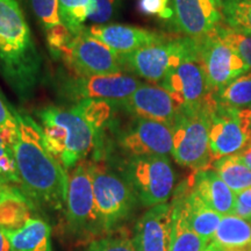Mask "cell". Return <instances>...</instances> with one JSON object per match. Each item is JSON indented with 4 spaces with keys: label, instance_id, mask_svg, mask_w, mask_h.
Returning <instances> with one entry per match:
<instances>
[{
    "label": "cell",
    "instance_id": "obj_1",
    "mask_svg": "<svg viewBox=\"0 0 251 251\" xmlns=\"http://www.w3.org/2000/svg\"><path fill=\"white\" fill-rule=\"evenodd\" d=\"M12 111L19 125L12 148L24 192L31 200L63 209L67 206L69 188L65 169L47 150L40 125L29 115L14 108Z\"/></svg>",
    "mask_w": 251,
    "mask_h": 251
},
{
    "label": "cell",
    "instance_id": "obj_2",
    "mask_svg": "<svg viewBox=\"0 0 251 251\" xmlns=\"http://www.w3.org/2000/svg\"><path fill=\"white\" fill-rule=\"evenodd\" d=\"M0 75L23 101L43 78L42 57L17 0H0Z\"/></svg>",
    "mask_w": 251,
    "mask_h": 251
},
{
    "label": "cell",
    "instance_id": "obj_3",
    "mask_svg": "<svg viewBox=\"0 0 251 251\" xmlns=\"http://www.w3.org/2000/svg\"><path fill=\"white\" fill-rule=\"evenodd\" d=\"M47 150L64 169L75 168L97 146L92 125L75 107L47 106L36 112Z\"/></svg>",
    "mask_w": 251,
    "mask_h": 251
},
{
    "label": "cell",
    "instance_id": "obj_4",
    "mask_svg": "<svg viewBox=\"0 0 251 251\" xmlns=\"http://www.w3.org/2000/svg\"><path fill=\"white\" fill-rule=\"evenodd\" d=\"M208 114L205 102L197 108H180L172 124L175 161L194 172L213 164L209 150Z\"/></svg>",
    "mask_w": 251,
    "mask_h": 251
},
{
    "label": "cell",
    "instance_id": "obj_5",
    "mask_svg": "<svg viewBox=\"0 0 251 251\" xmlns=\"http://www.w3.org/2000/svg\"><path fill=\"white\" fill-rule=\"evenodd\" d=\"M208 114L209 150L213 162L234 156L251 146L250 108L233 109L220 105L212 93L205 100Z\"/></svg>",
    "mask_w": 251,
    "mask_h": 251
},
{
    "label": "cell",
    "instance_id": "obj_6",
    "mask_svg": "<svg viewBox=\"0 0 251 251\" xmlns=\"http://www.w3.org/2000/svg\"><path fill=\"white\" fill-rule=\"evenodd\" d=\"M198 51L197 39H164L133 54L121 56L125 69L151 83L159 84L188 56Z\"/></svg>",
    "mask_w": 251,
    "mask_h": 251
},
{
    "label": "cell",
    "instance_id": "obj_7",
    "mask_svg": "<svg viewBox=\"0 0 251 251\" xmlns=\"http://www.w3.org/2000/svg\"><path fill=\"white\" fill-rule=\"evenodd\" d=\"M90 169L100 224L108 230L130 214L136 194L125 176L115 174L103 163H90Z\"/></svg>",
    "mask_w": 251,
    "mask_h": 251
},
{
    "label": "cell",
    "instance_id": "obj_8",
    "mask_svg": "<svg viewBox=\"0 0 251 251\" xmlns=\"http://www.w3.org/2000/svg\"><path fill=\"white\" fill-rule=\"evenodd\" d=\"M125 178L146 207L166 203L175 187V171L168 156L130 157Z\"/></svg>",
    "mask_w": 251,
    "mask_h": 251
},
{
    "label": "cell",
    "instance_id": "obj_9",
    "mask_svg": "<svg viewBox=\"0 0 251 251\" xmlns=\"http://www.w3.org/2000/svg\"><path fill=\"white\" fill-rule=\"evenodd\" d=\"M61 56L76 76H111L125 70L121 56L91 36L86 28L72 36Z\"/></svg>",
    "mask_w": 251,
    "mask_h": 251
},
{
    "label": "cell",
    "instance_id": "obj_10",
    "mask_svg": "<svg viewBox=\"0 0 251 251\" xmlns=\"http://www.w3.org/2000/svg\"><path fill=\"white\" fill-rule=\"evenodd\" d=\"M197 43L208 93L219 92L236 78L249 72V65L220 39L215 29L197 39Z\"/></svg>",
    "mask_w": 251,
    "mask_h": 251
},
{
    "label": "cell",
    "instance_id": "obj_11",
    "mask_svg": "<svg viewBox=\"0 0 251 251\" xmlns=\"http://www.w3.org/2000/svg\"><path fill=\"white\" fill-rule=\"evenodd\" d=\"M141 84L135 77L122 74L111 76H71L62 79L61 92L64 98L76 102L83 100L119 102L131 96Z\"/></svg>",
    "mask_w": 251,
    "mask_h": 251
},
{
    "label": "cell",
    "instance_id": "obj_12",
    "mask_svg": "<svg viewBox=\"0 0 251 251\" xmlns=\"http://www.w3.org/2000/svg\"><path fill=\"white\" fill-rule=\"evenodd\" d=\"M117 139L119 147L130 157L168 156L174 147L170 125L135 117L118 131Z\"/></svg>",
    "mask_w": 251,
    "mask_h": 251
},
{
    "label": "cell",
    "instance_id": "obj_13",
    "mask_svg": "<svg viewBox=\"0 0 251 251\" xmlns=\"http://www.w3.org/2000/svg\"><path fill=\"white\" fill-rule=\"evenodd\" d=\"M67 215L74 230L85 231L101 226L94 200L90 163L86 161L78 163L69 178Z\"/></svg>",
    "mask_w": 251,
    "mask_h": 251
},
{
    "label": "cell",
    "instance_id": "obj_14",
    "mask_svg": "<svg viewBox=\"0 0 251 251\" xmlns=\"http://www.w3.org/2000/svg\"><path fill=\"white\" fill-rule=\"evenodd\" d=\"M179 108H197L208 94L205 72L198 51L188 56L158 84Z\"/></svg>",
    "mask_w": 251,
    "mask_h": 251
},
{
    "label": "cell",
    "instance_id": "obj_15",
    "mask_svg": "<svg viewBox=\"0 0 251 251\" xmlns=\"http://www.w3.org/2000/svg\"><path fill=\"white\" fill-rule=\"evenodd\" d=\"M114 103L130 117L163 122L171 127L180 109L164 89L149 84H141L131 96Z\"/></svg>",
    "mask_w": 251,
    "mask_h": 251
},
{
    "label": "cell",
    "instance_id": "obj_16",
    "mask_svg": "<svg viewBox=\"0 0 251 251\" xmlns=\"http://www.w3.org/2000/svg\"><path fill=\"white\" fill-rule=\"evenodd\" d=\"M174 20L186 37L199 39L224 23L219 0H174Z\"/></svg>",
    "mask_w": 251,
    "mask_h": 251
},
{
    "label": "cell",
    "instance_id": "obj_17",
    "mask_svg": "<svg viewBox=\"0 0 251 251\" xmlns=\"http://www.w3.org/2000/svg\"><path fill=\"white\" fill-rule=\"evenodd\" d=\"M171 206L180 213L194 233L207 242L212 241L222 216L207 206L194 192L191 177L177 188Z\"/></svg>",
    "mask_w": 251,
    "mask_h": 251
},
{
    "label": "cell",
    "instance_id": "obj_18",
    "mask_svg": "<svg viewBox=\"0 0 251 251\" xmlns=\"http://www.w3.org/2000/svg\"><path fill=\"white\" fill-rule=\"evenodd\" d=\"M172 208L169 203L150 207L135 226L133 244L136 251H169Z\"/></svg>",
    "mask_w": 251,
    "mask_h": 251
},
{
    "label": "cell",
    "instance_id": "obj_19",
    "mask_svg": "<svg viewBox=\"0 0 251 251\" xmlns=\"http://www.w3.org/2000/svg\"><path fill=\"white\" fill-rule=\"evenodd\" d=\"M86 30L91 36L120 56L133 54L165 37L156 31L124 25H93Z\"/></svg>",
    "mask_w": 251,
    "mask_h": 251
},
{
    "label": "cell",
    "instance_id": "obj_20",
    "mask_svg": "<svg viewBox=\"0 0 251 251\" xmlns=\"http://www.w3.org/2000/svg\"><path fill=\"white\" fill-rule=\"evenodd\" d=\"M192 187L207 206L221 216L233 215L236 194L213 170H200L191 176Z\"/></svg>",
    "mask_w": 251,
    "mask_h": 251
},
{
    "label": "cell",
    "instance_id": "obj_21",
    "mask_svg": "<svg viewBox=\"0 0 251 251\" xmlns=\"http://www.w3.org/2000/svg\"><path fill=\"white\" fill-rule=\"evenodd\" d=\"M33 200L14 185L0 186V228L14 230L26 225L33 216Z\"/></svg>",
    "mask_w": 251,
    "mask_h": 251
},
{
    "label": "cell",
    "instance_id": "obj_22",
    "mask_svg": "<svg viewBox=\"0 0 251 251\" xmlns=\"http://www.w3.org/2000/svg\"><path fill=\"white\" fill-rule=\"evenodd\" d=\"M31 8L47 31V40L51 54H62L72 35L62 24L58 14V0H30Z\"/></svg>",
    "mask_w": 251,
    "mask_h": 251
},
{
    "label": "cell",
    "instance_id": "obj_23",
    "mask_svg": "<svg viewBox=\"0 0 251 251\" xmlns=\"http://www.w3.org/2000/svg\"><path fill=\"white\" fill-rule=\"evenodd\" d=\"M12 251H52L51 228L45 220L31 218L14 230H5Z\"/></svg>",
    "mask_w": 251,
    "mask_h": 251
},
{
    "label": "cell",
    "instance_id": "obj_24",
    "mask_svg": "<svg viewBox=\"0 0 251 251\" xmlns=\"http://www.w3.org/2000/svg\"><path fill=\"white\" fill-rule=\"evenodd\" d=\"M212 244L219 251H251V222L236 215L222 216Z\"/></svg>",
    "mask_w": 251,
    "mask_h": 251
},
{
    "label": "cell",
    "instance_id": "obj_25",
    "mask_svg": "<svg viewBox=\"0 0 251 251\" xmlns=\"http://www.w3.org/2000/svg\"><path fill=\"white\" fill-rule=\"evenodd\" d=\"M172 208L171 235L169 251H203L208 242L197 235L177 209Z\"/></svg>",
    "mask_w": 251,
    "mask_h": 251
},
{
    "label": "cell",
    "instance_id": "obj_26",
    "mask_svg": "<svg viewBox=\"0 0 251 251\" xmlns=\"http://www.w3.org/2000/svg\"><path fill=\"white\" fill-rule=\"evenodd\" d=\"M214 171L234 193L251 187V170L236 156L222 157L213 162Z\"/></svg>",
    "mask_w": 251,
    "mask_h": 251
},
{
    "label": "cell",
    "instance_id": "obj_27",
    "mask_svg": "<svg viewBox=\"0 0 251 251\" xmlns=\"http://www.w3.org/2000/svg\"><path fill=\"white\" fill-rule=\"evenodd\" d=\"M220 105L233 109H244L251 106V71L228 84L225 89L212 93Z\"/></svg>",
    "mask_w": 251,
    "mask_h": 251
},
{
    "label": "cell",
    "instance_id": "obj_28",
    "mask_svg": "<svg viewBox=\"0 0 251 251\" xmlns=\"http://www.w3.org/2000/svg\"><path fill=\"white\" fill-rule=\"evenodd\" d=\"M58 14L62 24L72 36L84 30L89 19V0H58Z\"/></svg>",
    "mask_w": 251,
    "mask_h": 251
},
{
    "label": "cell",
    "instance_id": "obj_29",
    "mask_svg": "<svg viewBox=\"0 0 251 251\" xmlns=\"http://www.w3.org/2000/svg\"><path fill=\"white\" fill-rule=\"evenodd\" d=\"M224 23L251 34V0H220Z\"/></svg>",
    "mask_w": 251,
    "mask_h": 251
},
{
    "label": "cell",
    "instance_id": "obj_30",
    "mask_svg": "<svg viewBox=\"0 0 251 251\" xmlns=\"http://www.w3.org/2000/svg\"><path fill=\"white\" fill-rule=\"evenodd\" d=\"M215 31L220 39L233 49L251 69V34L229 27L225 23L219 25Z\"/></svg>",
    "mask_w": 251,
    "mask_h": 251
},
{
    "label": "cell",
    "instance_id": "obj_31",
    "mask_svg": "<svg viewBox=\"0 0 251 251\" xmlns=\"http://www.w3.org/2000/svg\"><path fill=\"white\" fill-rule=\"evenodd\" d=\"M1 185H21L13 148L0 133V186Z\"/></svg>",
    "mask_w": 251,
    "mask_h": 251
},
{
    "label": "cell",
    "instance_id": "obj_32",
    "mask_svg": "<svg viewBox=\"0 0 251 251\" xmlns=\"http://www.w3.org/2000/svg\"><path fill=\"white\" fill-rule=\"evenodd\" d=\"M119 0H89V19L96 25H105L115 17Z\"/></svg>",
    "mask_w": 251,
    "mask_h": 251
},
{
    "label": "cell",
    "instance_id": "obj_33",
    "mask_svg": "<svg viewBox=\"0 0 251 251\" xmlns=\"http://www.w3.org/2000/svg\"><path fill=\"white\" fill-rule=\"evenodd\" d=\"M12 109L13 107L6 103L4 94L0 93V133L11 146L14 143L19 131L17 118Z\"/></svg>",
    "mask_w": 251,
    "mask_h": 251
},
{
    "label": "cell",
    "instance_id": "obj_34",
    "mask_svg": "<svg viewBox=\"0 0 251 251\" xmlns=\"http://www.w3.org/2000/svg\"><path fill=\"white\" fill-rule=\"evenodd\" d=\"M87 251H136L133 241L126 236H109L93 241Z\"/></svg>",
    "mask_w": 251,
    "mask_h": 251
},
{
    "label": "cell",
    "instance_id": "obj_35",
    "mask_svg": "<svg viewBox=\"0 0 251 251\" xmlns=\"http://www.w3.org/2000/svg\"><path fill=\"white\" fill-rule=\"evenodd\" d=\"M170 0H139L137 7L144 15L161 19L174 18V9L169 6Z\"/></svg>",
    "mask_w": 251,
    "mask_h": 251
},
{
    "label": "cell",
    "instance_id": "obj_36",
    "mask_svg": "<svg viewBox=\"0 0 251 251\" xmlns=\"http://www.w3.org/2000/svg\"><path fill=\"white\" fill-rule=\"evenodd\" d=\"M233 215L251 221V187L236 193Z\"/></svg>",
    "mask_w": 251,
    "mask_h": 251
},
{
    "label": "cell",
    "instance_id": "obj_37",
    "mask_svg": "<svg viewBox=\"0 0 251 251\" xmlns=\"http://www.w3.org/2000/svg\"><path fill=\"white\" fill-rule=\"evenodd\" d=\"M234 156H236L248 169H250L251 170V146L248 147L247 149H244L243 151H241L240 153H237V155H234Z\"/></svg>",
    "mask_w": 251,
    "mask_h": 251
},
{
    "label": "cell",
    "instance_id": "obj_38",
    "mask_svg": "<svg viewBox=\"0 0 251 251\" xmlns=\"http://www.w3.org/2000/svg\"><path fill=\"white\" fill-rule=\"evenodd\" d=\"M0 251H12L11 243L4 229L0 228Z\"/></svg>",
    "mask_w": 251,
    "mask_h": 251
},
{
    "label": "cell",
    "instance_id": "obj_39",
    "mask_svg": "<svg viewBox=\"0 0 251 251\" xmlns=\"http://www.w3.org/2000/svg\"><path fill=\"white\" fill-rule=\"evenodd\" d=\"M203 251H219V250L216 249V248H215L214 246H213V244L211 243V244H208V247H207L206 249L203 250Z\"/></svg>",
    "mask_w": 251,
    "mask_h": 251
},
{
    "label": "cell",
    "instance_id": "obj_40",
    "mask_svg": "<svg viewBox=\"0 0 251 251\" xmlns=\"http://www.w3.org/2000/svg\"><path fill=\"white\" fill-rule=\"evenodd\" d=\"M249 108H250V111H251V106H250V107H249Z\"/></svg>",
    "mask_w": 251,
    "mask_h": 251
},
{
    "label": "cell",
    "instance_id": "obj_41",
    "mask_svg": "<svg viewBox=\"0 0 251 251\" xmlns=\"http://www.w3.org/2000/svg\"><path fill=\"white\" fill-rule=\"evenodd\" d=\"M0 93H2V92H1V91H0Z\"/></svg>",
    "mask_w": 251,
    "mask_h": 251
},
{
    "label": "cell",
    "instance_id": "obj_42",
    "mask_svg": "<svg viewBox=\"0 0 251 251\" xmlns=\"http://www.w3.org/2000/svg\"><path fill=\"white\" fill-rule=\"evenodd\" d=\"M219 2H220V0H219Z\"/></svg>",
    "mask_w": 251,
    "mask_h": 251
},
{
    "label": "cell",
    "instance_id": "obj_43",
    "mask_svg": "<svg viewBox=\"0 0 251 251\" xmlns=\"http://www.w3.org/2000/svg\"><path fill=\"white\" fill-rule=\"evenodd\" d=\"M250 222H251V221H250Z\"/></svg>",
    "mask_w": 251,
    "mask_h": 251
}]
</instances>
